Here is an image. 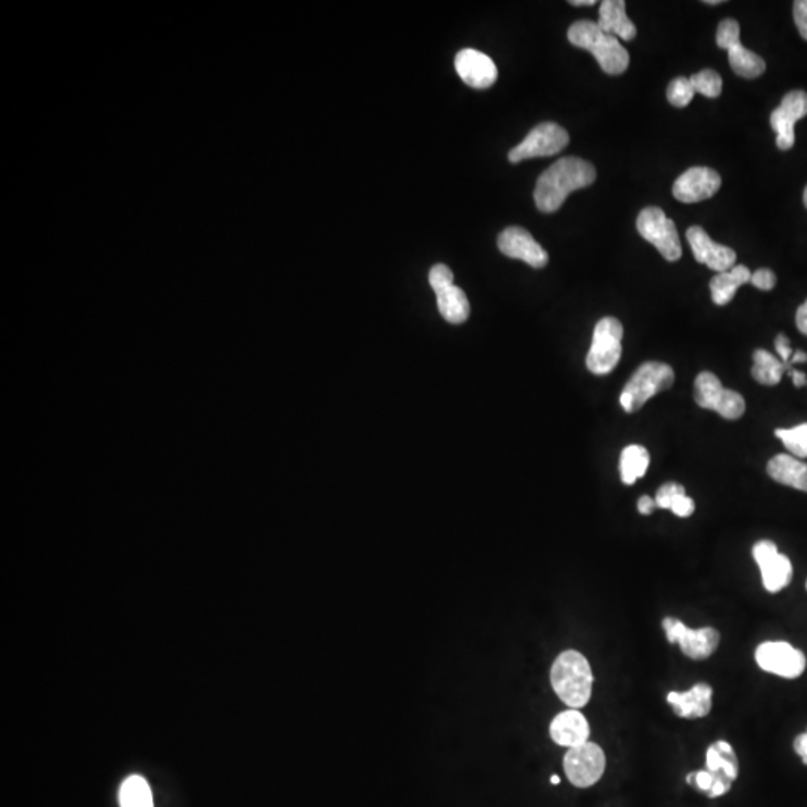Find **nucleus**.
Listing matches in <instances>:
<instances>
[{
    "instance_id": "obj_29",
    "label": "nucleus",
    "mask_w": 807,
    "mask_h": 807,
    "mask_svg": "<svg viewBox=\"0 0 807 807\" xmlns=\"http://www.w3.org/2000/svg\"><path fill=\"white\" fill-rule=\"evenodd\" d=\"M689 80H691L692 87H694V92L700 93L706 98L713 99L721 95L722 78L713 69H703V71L692 75Z\"/></svg>"
},
{
    "instance_id": "obj_31",
    "label": "nucleus",
    "mask_w": 807,
    "mask_h": 807,
    "mask_svg": "<svg viewBox=\"0 0 807 807\" xmlns=\"http://www.w3.org/2000/svg\"><path fill=\"white\" fill-rule=\"evenodd\" d=\"M718 748L719 755H721V770L730 779H736L739 775V761H737L736 754H734L733 746L730 743L719 740L715 743Z\"/></svg>"
},
{
    "instance_id": "obj_35",
    "label": "nucleus",
    "mask_w": 807,
    "mask_h": 807,
    "mask_svg": "<svg viewBox=\"0 0 807 807\" xmlns=\"http://www.w3.org/2000/svg\"><path fill=\"white\" fill-rule=\"evenodd\" d=\"M670 510L674 513V515L679 516V518H689V516L694 513L695 504L692 501V498H689L686 494L677 495L674 498L672 506H670Z\"/></svg>"
},
{
    "instance_id": "obj_41",
    "label": "nucleus",
    "mask_w": 807,
    "mask_h": 807,
    "mask_svg": "<svg viewBox=\"0 0 807 807\" xmlns=\"http://www.w3.org/2000/svg\"><path fill=\"white\" fill-rule=\"evenodd\" d=\"M707 770L712 773L719 772L721 770V755H719L718 748H716L715 743L707 749Z\"/></svg>"
},
{
    "instance_id": "obj_51",
    "label": "nucleus",
    "mask_w": 807,
    "mask_h": 807,
    "mask_svg": "<svg viewBox=\"0 0 807 807\" xmlns=\"http://www.w3.org/2000/svg\"><path fill=\"white\" fill-rule=\"evenodd\" d=\"M806 588H807V583H806Z\"/></svg>"
},
{
    "instance_id": "obj_44",
    "label": "nucleus",
    "mask_w": 807,
    "mask_h": 807,
    "mask_svg": "<svg viewBox=\"0 0 807 807\" xmlns=\"http://www.w3.org/2000/svg\"><path fill=\"white\" fill-rule=\"evenodd\" d=\"M796 323L799 331L807 335V301L797 310Z\"/></svg>"
},
{
    "instance_id": "obj_12",
    "label": "nucleus",
    "mask_w": 807,
    "mask_h": 807,
    "mask_svg": "<svg viewBox=\"0 0 807 807\" xmlns=\"http://www.w3.org/2000/svg\"><path fill=\"white\" fill-rule=\"evenodd\" d=\"M752 555L760 567L764 588L767 591L775 594L790 585L793 579V564L787 556L779 553L778 546L773 541H758L752 549Z\"/></svg>"
},
{
    "instance_id": "obj_34",
    "label": "nucleus",
    "mask_w": 807,
    "mask_h": 807,
    "mask_svg": "<svg viewBox=\"0 0 807 807\" xmlns=\"http://www.w3.org/2000/svg\"><path fill=\"white\" fill-rule=\"evenodd\" d=\"M751 283L754 284L757 289L766 290V292L767 290H772L773 287L776 286L775 272L767 268L758 269V271L752 274Z\"/></svg>"
},
{
    "instance_id": "obj_10",
    "label": "nucleus",
    "mask_w": 807,
    "mask_h": 807,
    "mask_svg": "<svg viewBox=\"0 0 807 807\" xmlns=\"http://www.w3.org/2000/svg\"><path fill=\"white\" fill-rule=\"evenodd\" d=\"M568 142H570V136L564 128L556 123H541L527 135L521 144L510 150L509 160L512 163H519L533 159V157L553 156L564 150Z\"/></svg>"
},
{
    "instance_id": "obj_23",
    "label": "nucleus",
    "mask_w": 807,
    "mask_h": 807,
    "mask_svg": "<svg viewBox=\"0 0 807 807\" xmlns=\"http://www.w3.org/2000/svg\"><path fill=\"white\" fill-rule=\"evenodd\" d=\"M677 643L683 654L691 660H706L718 649L719 633L713 628H700V630L686 628Z\"/></svg>"
},
{
    "instance_id": "obj_9",
    "label": "nucleus",
    "mask_w": 807,
    "mask_h": 807,
    "mask_svg": "<svg viewBox=\"0 0 807 807\" xmlns=\"http://www.w3.org/2000/svg\"><path fill=\"white\" fill-rule=\"evenodd\" d=\"M568 781L577 788H589L600 781L606 770V755L597 743L586 742L568 749L564 757Z\"/></svg>"
},
{
    "instance_id": "obj_5",
    "label": "nucleus",
    "mask_w": 807,
    "mask_h": 807,
    "mask_svg": "<svg viewBox=\"0 0 807 807\" xmlns=\"http://www.w3.org/2000/svg\"><path fill=\"white\" fill-rule=\"evenodd\" d=\"M624 326L615 317H603L595 325L591 349L586 356V367L595 376H606L621 361Z\"/></svg>"
},
{
    "instance_id": "obj_15",
    "label": "nucleus",
    "mask_w": 807,
    "mask_h": 807,
    "mask_svg": "<svg viewBox=\"0 0 807 807\" xmlns=\"http://www.w3.org/2000/svg\"><path fill=\"white\" fill-rule=\"evenodd\" d=\"M498 249L510 259H519L533 268H544L549 262L546 250L534 240L527 229L510 226L498 237Z\"/></svg>"
},
{
    "instance_id": "obj_24",
    "label": "nucleus",
    "mask_w": 807,
    "mask_h": 807,
    "mask_svg": "<svg viewBox=\"0 0 807 807\" xmlns=\"http://www.w3.org/2000/svg\"><path fill=\"white\" fill-rule=\"evenodd\" d=\"M435 296H437L438 310L447 322L459 325L470 316V302L461 287L449 284V286L437 290Z\"/></svg>"
},
{
    "instance_id": "obj_2",
    "label": "nucleus",
    "mask_w": 807,
    "mask_h": 807,
    "mask_svg": "<svg viewBox=\"0 0 807 807\" xmlns=\"http://www.w3.org/2000/svg\"><path fill=\"white\" fill-rule=\"evenodd\" d=\"M550 683L562 703L571 709L585 707L591 700L594 683L589 661L580 652H562L550 669Z\"/></svg>"
},
{
    "instance_id": "obj_16",
    "label": "nucleus",
    "mask_w": 807,
    "mask_h": 807,
    "mask_svg": "<svg viewBox=\"0 0 807 807\" xmlns=\"http://www.w3.org/2000/svg\"><path fill=\"white\" fill-rule=\"evenodd\" d=\"M686 240L691 246L695 259L713 271H730L736 264L737 255L730 247L715 243L700 226H692L686 231Z\"/></svg>"
},
{
    "instance_id": "obj_33",
    "label": "nucleus",
    "mask_w": 807,
    "mask_h": 807,
    "mask_svg": "<svg viewBox=\"0 0 807 807\" xmlns=\"http://www.w3.org/2000/svg\"><path fill=\"white\" fill-rule=\"evenodd\" d=\"M429 284H431L434 292L449 286V284H453L452 269L443 264L434 265L431 271H429Z\"/></svg>"
},
{
    "instance_id": "obj_42",
    "label": "nucleus",
    "mask_w": 807,
    "mask_h": 807,
    "mask_svg": "<svg viewBox=\"0 0 807 807\" xmlns=\"http://www.w3.org/2000/svg\"><path fill=\"white\" fill-rule=\"evenodd\" d=\"M794 749H796L797 755L802 757L803 763L807 766V733L800 734V736L796 737V740H794Z\"/></svg>"
},
{
    "instance_id": "obj_43",
    "label": "nucleus",
    "mask_w": 807,
    "mask_h": 807,
    "mask_svg": "<svg viewBox=\"0 0 807 807\" xmlns=\"http://www.w3.org/2000/svg\"><path fill=\"white\" fill-rule=\"evenodd\" d=\"M655 507H657V504H655L654 498L648 497V495L640 498L639 503H637V509L645 516L651 515Z\"/></svg>"
},
{
    "instance_id": "obj_13",
    "label": "nucleus",
    "mask_w": 807,
    "mask_h": 807,
    "mask_svg": "<svg viewBox=\"0 0 807 807\" xmlns=\"http://www.w3.org/2000/svg\"><path fill=\"white\" fill-rule=\"evenodd\" d=\"M807 116V93L803 90H794L787 93L782 104L776 108L770 117V125L776 132V145L781 150H790L796 142L794 126L799 120Z\"/></svg>"
},
{
    "instance_id": "obj_3",
    "label": "nucleus",
    "mask_w": 807,
    "mask_h": 807,
    "mask_svg": "<svg viewBox=\"0 0 807 807\" xmlns=\"http://www.w3.org/2000/svg\"><path fill=\"white\" fill-rule=\"evenodd\" d=\"M568 41L589 51L609 75H621L630 65V54L616 36L603 32L594 21L580 20L568 29Z\"/></svg>"
},
{
    "instance_id": "obj_7",
    "label": "nucleus",
    "mask_w": 807,
    "mask_h": 807,
    "mask_svg": "<svg viewBox=\"0 0 807 807\" xmlns=\"http://www.w3.org/2000/svg\"><path fill=\"white\" fill-rule=\"evenodd\" d=\"M637 231L663 255L666 261H679L682 246L676 225L661 208H645L637 217Z\"/></svg>"
},
{
    "instance_id": "obj_4",
    "label": "nucleus",
    "mask_w": 807,
    "mask_h": 807,
    "mask_svg": "<svg viewBox=\"0 0 807 807\" xmlns=\"http://www.w3.org/2000/svg\"><path fill=\"white\" fill-rule=\"evenodd\" d=\"M674 371L663 362H646L631 376L619 397V403L627 413L640 410L652 397L672 388Z\"/></svg>"
},
{
    "instance_id": "obj_50",
    "label": "nucleus",
    "mask_w": 807,
    "mask_h": 807,
    "mask_svg": "<svg viewBox=\"0 0 807 807\" xmlns=\"http://www.w3.org/2000/svg\"><path fill=\"white\" fill-rule=\"evenodd\" d=\"M803 201H805V205H806V208H807V187H806V190H805V195H803Z\"/></svg>"
},
{
    "instance_id": "obj_49",
    "label": "nucleus",
    "mask_w": 807,
    "mask_h": 807,
    "mask_svg": "<svg viewBox=\"0 0 807 807\" xmlns=\"http://www.w3.org/2000/svg\"><path fill=\"white\" fill-rule=\"evenodd\" d=\"M550 782H552L553 785H558L561 779H559L558 775H553L552 778H550Z\"/></svg>"
},
{
    "instance_id": "obj_8",
    "label": "nucleus",
    "mask_w": 807,
    "mask_h": 807,
    "mask_svg": "<svg viewBox=\"0 0 807 807\" xmlns=\"http://www.w3.org/2000/svg\"><path fill=\"white\" fill-rule=\"evenodd\" d=\"M716 44L728 51L731 69L739 77L758 78L766 72V62L757 53L743 47L740 42V26L733 18L721 21L716 33Z\"/></svg>"
},
{
    "instance_id": "obj_38",
    "label": "nucleus",
    "mask_w": 807,
    "mask_h": 807,
    "mask_svg": "<svg viewBox=\"0 0 807 807\" xmlns=\"http://www.w3.org/2000/svg\"><path fill=\"white\" fill-rule=\"evenodd\" d=\"M664 631H666L667 639H669L670 643H677L680 640V637L683 636V633L686 631V625L683 622L677 621V619L666 618L663 621Z\"/></svg>"
},
{
    "instance_id": "obj_22",
    "label": "nucleus",
    "mask_w": 807,
    "mask_h": 807,
    "mask_svg": "<svg viewBox=\"0 0 807 807\" xmlns=\"http://www.w3.org/2000/svg\"><path fill=\"white\" fill-rule=\"evenodd\" d=\"M751 271L745 265H737L730 271L719 272L710 281V292L712 301L716 305H727L733 301L737 289L743 284L751 283Z\"/></svg>"
},
{
    "instance_id": "obj_11",
    "label": "nucleus",
    "mask_w": 807,
    "mask_h": 807,
    "mask_svg": "<svg viewBox=\"0 0 807 807\" xmlns=\"http://www.w3.org/2000/svg\"><path fill=\"white\" fill-rule=\"evenodd\" d=\"M755 660L764 672L796 679L806 669V657L802 651L787 642H766L758 646Z\"/></svg>"
},
{
    "instance_id": "obj_25",
    "label": "nucleus",
    "mask_w": 807,
    "mask_h": 807,
    "mask_svg": "<svg viewBox=\"0 0 807 807\" xmlns=\"http://www.w3.org/2000/svg\"><path fill=\"white\" fill-rule=\"evenodd\" d=\"M649 462H651V456L646 447L639 446V444L625 447L621 453V461H619L622 482L628 486L634 485L637 480L645 476Z\"/></svg>"
},
{
    "instance_id": "obj_46",
    "label": "nucleus",
    "mask_w": 807,
    "mask_h": 807,
    "mask_svg": "<svg viewBox=\"0 0 807 807\" xmlns=\"http://www.w3.org/2000/svg\"><path fill=\"white\" fill-rule=\"evenodd\" d=\"M803 364V362H807V353L805 352H794L793 358H791V367L793 364Z\"/></svg>"
},
{
    "instance_id": "obj_27",
    "label": "nucleus",
    "mask_w": 807,
    "mask_h": 807,
    "mask_svg": "<svg viewBox=\"0 0 807 807\" xmlns=\"http://www.w3.org/2000/svg\"><path fill=\"white\" fill-rule=\"evenodd\" d=\"M120 806L154 807L150 785L142 776L134 775L123 782L120 788Z\"/></svg>"
},
{
    "instance_id": "obj_36",
    "label": "nucleus",
    "mask_w": 807,
    "mask_h": 807,
    "mask_svg": "<svg viewBox=\"0 0 807 807\" xmlns=\"http://www.w3.org/2000/svg\"><path fill=\"white\" fill-rule=\"evenodd\" d=\"M775 347L776 352L781 356L782 364L787 367V371L790 373V371L793 370V367H791V358H793L794 353L793 350H791L790 340H788L787 335L779 334L775 340Z\"/></svg>"
},
{
    "instance_id": "obj_48",
    "label": "nucleus",
    "mask_w": 807,
    "mask_h": 807,
    "mask_svg": "<svg viewBox=\"0 0 807 807\" xmlns=\"http://www.w3.org/2000/svg\"><path fill=\"white\" fill-rule=\"evenodd\" d=\"M704 3H706V5H719V3H722V0H704Z\"/></svg>"
},
{
    "instance_id": "obj_32",
    "label": "nucleus",
    "mask_w": 807,
    "mask_h": 807,
    "mask_svg": "<svg viewBox=\"0 0 807 807\" xmlns=\"http://www.w3.org/2000/svg\"><path fill=\"white\" fill-rule=\"evenodd\" d=\"M680 494H686L685 488H683L682 485H679V483H666V485L658 489L655 504H657V507H660V509H670L674 498Z\"/></svg>"
},
{
    "instance_id": "obj_45",
    "label": "nucleus",
    "mask_w": 807,
    "mask_h": 807,
    "mask_svg": "<svg viewBox=\"0 0 807 807\" xmlns=\"http://www.w3.org/2000/svg\"><path fill=\"white\" fill-rule=\"evenodd\" d=\"M790 374L791 377H793V383L796 388H805L807 385V376L803 371L791 370Z\"/></svg>"
},
{
    "instance_id": "obj_14",
    "label": "nucleus",
    "mask_w": 807,
    "mask_h": 807,
    "mask_svg": "<svg viewBox=\"0 0 807 807\" xmlns=\"http://www.w3.org/2000/svg\"><path fill=\"white\" fill-rule=\"evenodd\" d=\"M721 183L718 172L706 166H694L674 181L673 195L677 201L695 204L716 195Z\"/></svg>"
},
{
    "instance_id": "obj_37",
    "label": "nucleus",
    "mask_w": 807,
    "mask_h": 807,
    "mask_svg": "<svg viewBox=\"0 0 807 807\" xmlns=\"http://www.w3.org/2000/svg\"><path fill=\"white\" fill-rule=\"evenodd\" d=\"M794 21H796L800 35L807 41V0L794 2Z\"/></svg>"
},
{
    "instance_id": "obj_1",
    "label": "nucleus",
    "mask_w": 807,
    "mask_h": 807,
    "mask_svg": "<svg viewBox=\"0 0 807 807\" xmlns=\"http://www.w3.org/2000/svg\"><path fill=\"white\" fill-rule=\"evenodd\" d=\"M597 178L594 165L579 157H562L540 175L534 201L541 213H555L574 190L591 186Z\"/></svg>"
},
{
    "instance_id": "obj_26",
    "label": "nucleus",
    "mask_w": 807,
    "mask_h": 807,
    "mask_svg": "<svg viewBox=\"0 0 807 807\" xmlns=\"http://www.w3.org/2000/svg\"><path fill=\"white\" fill-rule=\"evenodd\" d=\"M787 373V367L767 350H755L752 377L761 385L776 386Z\"/></svg>"
},
{
    "instance_id": "obj_18",
    "label": "nucleus",
    "mask_w": 807,
    "mask_h": 807,
    "mask_svg": "<svg viewBox=\"0 0 807 807\" xmlns=\"http://www.w3.org/2000/svg\"><path fill=\"white\" fill-rule=\"evenodd\" d=\"M549 734L553 742L565 748H576L588 742L589 730L588 719L577 709L565 710L559 713L550 722Z\"/></svg>"
},
{
    "instance_id": "obj_20",
    "label": "nucleus",
    "mask_w": 807,
    "mask_h": 807,
    "mask_svg": "<svg viewBox=\"0 0 807 807\" xmlns=\"http://www.w3.org/2000/svg\"><path fill=\"white\" fill-rule=\"evenodd\" d=\"M624 0H604L600 6L597 24L603 32L616 36L619 41H633L637 35L636 26L625 12Z\"/></svg>"
},
{
    "instance_id": "obj_21",
    "label": "nucleus",
    "mask_w": 807,
    "mask_h": 807,
    "mask_svg": "<svg viewBox=\"0 0 807 807\" xmlns=\"http://www.w3.org/2000/svg\"><path fill=\"white\" fill-rule=\"evenodd\" d=\"M767 473L775 482L807 492V464L793 455H776L767 464Z\"/></svg>"
},
{
    "instance_id": "obj_28",
    "label": "nucleus",
    "mask_w": 807,
    "mask_h": 807,
    "mask_svg": "<svg viewBox=\"0 0 807 807\" xmlns=\"http://www.w3.org/2000/svg\"><path fill=\"white\" fill-rule=\"evenodd\" d=\"M775 434L791 455L799 459L807 458V423L790 429H776Z\"/></svg>"
},
{
    "instance_id": "obj_17",
    "label": "nucleus",
    "mask_w": 807,
    "mask_h": 807,
    "mask_svg": "<svg viewBox=\"0 0 807 807\" xmlns=\"http://www.w3.org/2000/svg\"><path fill=\"white\" fill-rule=\"evenodd\" d=\"M455 68L461 80L473 89H489L498 78L494 60L471 48H465L456 54Z\"/></svg>"
},
{
    "instance_id": "obj_40",
    "label": "nucleus",
    "mask_w": 807,
    "mask_h": 807,
    "mask_svg": "<svg viewBox=\"0 0 807 807\" xmlns=\"http://www.w3.org/2000/svg\"><path fill=\"white\" fill-rule=\"evenodd\" d=\"M713 782H715V773L709 772V770L695 773V785L698 790L709 793L712 790Z\"/></svg>"
},
{
    "instance_id": "obj_47",
    "label": "nucleus",
    "mask_w": 807,
    "mask_h": 807,
    "mask_svg": "<svg viewBox=\"0 0 807 807\" xmlns=\"http://www.w3.org/2000/svg\"><path fill=\"white\" fill-rule=\"evenodd\" d=\"M573 6H592L595 5V0H571Z\"/></svg>"
},
{
    "instance_id": "obj_19",
    "label": "nucleus",
    "mask_w": 807,
    "mask_h": 807,
    "mask_svg": "<svg viewBox=\"0 0 807 807\" xmlns=\"http://www.w3.org/2000/svg\"><path fill=\"white\" fill-rule=\"evenodd\" d=\"M712 688L707 683H697L686 692H669L667 701L680 718H703L712 710Z\"/></svg>"
},
{
    "instance_id": "obj_30",
    "label": "nucleus",
    "mask_w": 807,
    "mask_h": 807,
    "mask_svg": "<svg viewBox=\"0 0 807 807\" xmlns=\"http://www.w3.org/2000/svg\"><path fill=\"white\" fill-rule=\"evenodd\" d=\"M694 95L695 92L691 80L685 77L674 78L672 83L669 84V89H667V99H669L670 104L677 108H683L689 105Z\"/></svg>"
},
{
    "instance_id": "obj_6",
    "label": "nucleus",
    "mask_w": 807,
    "mask_h": 807,
    "mask_svg": "<svg viewBox=\"0 0 807 807\" xmlns=\"http://www.w3.org/2000/svg\"><path fill=\"white\" fill-rule=\"evenodd\" d=\"M694 398L701 408L716 411L724 419L736 420L745 414L746 404L742 395L725 389L721 380L709 371H703L695 379Z\"/></svg>"
},
{
    "instance_id": "obj_39",
    "label": "nucleus",
    "mask_w": 807,
    "mask_h": 807,
    "mask_svg": "<svg viewBox=\"0 0 807 807\" xmlns=\"http://www.w3.org/2000/svg\"><path fill=\"white\" fill-rule=\"evenodd\" d=\"M731 782H733V779L728 778L722 770H719V772L715 773V782H713L712 790L707 794H709V797H712V799L724 796V794L730 791Z\"/></svg>"
}]
</instances>
